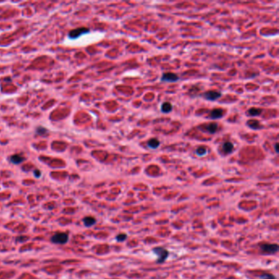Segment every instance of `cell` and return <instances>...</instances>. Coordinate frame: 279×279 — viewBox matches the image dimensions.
<instances>
[{"label":"cell","mask_w":279,"mask_h":279,"mask_svg":"<svg viewBox=\"0 0 279 279\" xmlns=\"http://www.w3.org/2000/svg\"><path fill=\"white\" fill-rule=\"evenodd\" d=\"M89 29L86 28V27H79V28H76L75 30H71L69 34H68V36L69 38L72 39H75L79 38V36L83 35V34H85L89 33Z\"/></svg>","instance_id":"6da1fadb"},{"label":"cell","mask_w":279,"mask_h":279,"mask_svg":"<svg viewBox=\"0 0 279 279\" xmlns=\"http://www.w3.org/2000/svg\"><path fill=\"white\" fill-rule=\"evenodd\" d=\"M68 234L66 233H59L52 237L51 240L56 244H65L68 241Z\"/></svg>","instance_id":"7a4b0ae2"},{"label":"cell","mask_w":279,"mask_h":279,"mask_svg":"<svg viewBox=\"0 0 279 279\" xmlns=\"http://www.w3.org/2000/svg\"><path fill=\"white\" fill-rule=\"evenodd\" d=\"M153 251L154 253L157 255L158 256V260H157V262L158 263H163L165 260L166 258L169 255V252L168 251H166L165 249L162 248V247H156L153 249Z\"/></svg>","instance_id":"3957f363"},{"label":"cell","mask_w":279,"mask_h":279,"mask_svg":"<svg viewBox=\"0 0 279 279\" xmlns=\"http://www.w3.org/2000/svg\"><path fill=\"white\" fill-rule=\"evenodd\" d=\"M260 247L264 252L268 253V254L276 253L278 251V246L277 244H264Z\"/></svg>","instance_id":"277c9868"},{"label":"cell","mask_w":279,"mask_h":279,"mask_svg":"<svg viewBox=\"0 0 279 279\" xmlns=\"http://www.w3.org/2000/svg\"><path fill=\"white\" fill-rule=\"evenodd\" d=\"M179 76L174 74V73H171V72H168V73H165L163 74L162 75L161 80L162 81H165V82H176L179 80Z\"/></svg>","instance_id":"5b68a950"},{"label":"cell","mask_w":279,"mask_h":279,"mask_svg":"<svg viewBox=\"0 0 279 279\" xmlns=\"http://www.w3.org/2000/svg\"><path fill=\"white\" fill-rule=\"evenodd\" d=\"M220 96H221V93L215 92V91H209V92H206V93H205L203 94V97L209 101L216 100Z\"/></svg>","instance_id":"8992f818"},{"label":"cell","mask_w":279,"mask_h":279,"mask_svg":"<svg viewBox=\"0 0 279 279\" xmlns=\"http://www.w3.org/2000/svg\"><path fill=\"white\" fill-rule=\"evenodd\" d=\"M25 161V158L23 157L22 156L19 155V154H15V155H12V156L10 157V161L12 163V164H15V165H18L20 163H22Z\"/></svg>","instance_id":"52a82bcc"},{"label":"cell","mask_w":279,"mask_h":279,"mask_svg":"<svg viewBox=\"0 0 279 279\" xmlns=\"http://www.w3.org/2000/svg\"><path fill=\"white\" fill-rule=\"evenodd\" d=\"M223 113H224L223 110L220 109V108H215L210 112V117L213 119H218V118H221L223 116Z\"/></svg>","instance_id":"ba28073f"},{"label":"cell","mask_w":279,"mask_h":279,"mask_svg":"<svg viewBox=\"0 0 279 279\" xmlns=\"http://www.w3.org/2000/svg\"><path fill=\"white\" fill-rule=\"evenodd\" d=\"M83 221H84V225L86 227H90V226H92V225H93V224L96 223V219L93 217H92V216L85 217L83 219Z\"/></svg>","instance_id":"9c48e42d"},{"label":"cell","mask_w":279,"mask_h":279,"mask_svg":"<svg viewBox=\"0 0 279 279\" xmlns=\"http://www.w3.org/2000/svg\"><path fill=\"white\" fill-rule=\"evenodd\" d=\"M223 149L226 153H231L233 150V145L230 142H226V143H223Z\"/></svg>","instance_id":"30bf717a"},{"label":"cell","mask_w":279,"mask_h":279,"mask_svg":"<svg viewBox=\"0 0 279 279\" xmlns=\"http://www.w3.org/2000/svg\"><path fill=\"white\" fill-rule=\"evenodd\" d=\"M147 146L149 147L152 148V149H155V148H157L160 146V142H159V140H157L156 138H151V139L148 141Z\"/></svg>","instance_id":"8fae6325"},{"label":"cell","mask_w":279,"mask_h":279,"mask_svg":"<svg viewBox=\"0 0 279 279\" xmlns=\"http://www.w3.org/2000/svg\"><path fill=\"white\" fill-rule=\"evenodd\" d=\"M172 108H173L172 105L169 102H164L161 106V111L164 113H168V112H171Z\"/></svg>","instance_id":"7c38bea8"},{"label":"cell","mask_w":279,"mask_h":279,"mask_svg":"<svg viewBox=\"0 0 279 279\" xmlns=\"http://www.w3.org/2000/svg\"><path fill=\"white\" fill-rule=\"evenodd\" d=\"M206 128L208 129V131L211 134H214L216 132V130L218 129V124L216 123H210L207 125Z\"/></svg>","instance_id":"4fadbf2b"},{"label":"cell","mask_w":279,"mask_h":279,"mask_svg":"<svg viewBox=\"0 0 279 279\" xmlns=\"http://www.w3.org/2000/svg\"><path fill=\"white\" fill-rule=\"evenodd\" d=\"M248 112H249V114L251 115V116H259V115H260V113H261V110H260V109H258V108H255V107H252V108H251L249 111H248Z\"/></svg>","instance_id":"5bb4252c"},{"label":"cell","mask_w":279,"mask_h":279,"mask_svg":"<svg viewBox=\"0 0 279 279\" xmlns=\"http://www.w3.org/2000/svg\"><path fill=\"white\" fill-rule=\"evenodd\" d=\"M196 154H197L198 156H204V155L206 154V149L205 147H201L197 148V150H196Z\"/></svg>","instance_id":"9a60e30c"},{"label":"cell","mask_w":279,"mask_h":279,"mask_svg":"<svg viewBox=\"0 0 279 279\" xmlns=\"http://www.w3.org/2000/svg\"><path fill=\"white\" fill-rule=\"evenodd\" d=\"M248 123L250 124H248L251 128H260V123L256 121V120H251V121H249Z\"/></svg>","instance_id":"2e32d148"},{"label":"cell","mask_w":279,"mask_h":279,"mask_svg":"<svg viewBox=\"0 0 279 279\" xmlns=\"http://www.w3.org/2000/svg\"><path fill=\"white\" fill-rule=\"evenodd\" d=\"M260 279H275V278H274V276L271 275V274H262L261 276H260Z\"/></svg>","instance_id":"e0dca14e"},{"label":"cell","mask_w":279,"mask_h":279,"mask_svg":"<svg viewBox=\"0 0 279 279\" xmlns=\"http://www.w3.org/2000/svg\"><path fill=\"white\" fill-rule=\"evenodd\" d=\"M126 238H127V235L124 234V233H122V234H119L117 237H116V240H117L118 241H124Z\"/></svg>","instance_id":"ac0fdd59"},{"label":"cell","mask_w":279,"mask_h":279,"mask_svg":"<svg viewBox=\"0 0 279 279\" xmlns=\"http://www.w3.org/2000/svg\"><path fill=\"white\" fill-rule=\"evenodd\" d=\"M36 131H37V134H40V135H43V134H44L47 133V129L44 128H43V127H39V128H37Z\"/></svg>","instance_id":"d6986e66"},{"label":"cell","mask_w":279,"mask_h":279,"mask_svg":"<svg viewBox=\"0 0 279 279\" xmlns=\"http://www.w3.org/2000/svg\"><path fill=\"white\" fill-rule=\"evenodd\" d=\"M34 175H35V177H37V178H39V176L41 175V173H40V171H39L38 169H36V170H34Z\"/></svg>","instance_id":"ffe728a7"},{"label":"cell","mask_w":279,"mask_h":279,"mask_svg":"<svg viewBox=\"0 0 279 279\" xmlns=\"http://www.w3.org/2000/svg\"><path fill=\"white\" fill-rule=\"evenodd\" d=\"M275 149H276V151L278 152V143H276L275 145Z\"/></svg>","instance_id":"44dd1931"}]
</instances>
